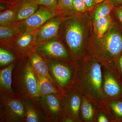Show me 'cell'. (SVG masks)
<instances>
[{
	"label": "cell",
	"instance_id": "cell-1",
	"mask_svg": "<svg viewBox=\"0 0 122 122\" xmlns=\"http://www.w3.org/2000/svg\"><path fill=\"white\" fill-rule=\"evenodd\" d=\"M75 60L76 74L73 88L79 90L97 107L103 104L102 64L87 56Z\"/></svg>",
	"mask_w": 122,
	"mask_h": 122
},
{
	"label": "cell",
	"instance_id": "cell-2",
	"mask_svg": "<svg viewBox=\"0 0 122 122\" xmlns=\"http://www.w3.org/2000/svg\"><path fill=\"white\" fill-rule=\"evenodd\" d=\"M62 25L65 45L72 56L75 59L85 57L93 33L89 13L64 18Z\"/></svg>",
	"mask_w": 122,
	"mask_h": 122
},
{
	"label": "cell",
	"instance_id": "cell-3",
	"mask_svg": "<svg viewBox=\"0 0 122 122\" xmlns=\"http://www.w3.org/2000/svg\"><path fill=\"white\" fill-rule=\"evenodd\" d=\"M122 53V26L115 20L102 37H97L93 33L86 56L103 65L114 66Z\"/></svg>",
	"mask_w": 122,
	"mask_h": 122
},
{
	"label": "cell",
	"instance_id": "cell-4",
	"mask_svg": "<svg viewBox=\"0 0 122 122\" xmlns=\"http://www.w3.org/2000/svg\"><path fill=\"white\" fill-rule=\"evenodd\" d=\"M12 86L17 96L34 99L40 97L38 78L28 57L21 58L15 63Z\"/></svg>",
	"mask_w": 122,
	"mask_h": 122
},
{
	"label": "cell",
	"instance_id": "cell-5",
	"mask_svg": "<svg viewBox=\"0 0 122 122\" xmlns=\"http://www.w3.org/2000/svg\"><path fill=\"white\" fill-rule=\"evenodd\" d=\"M45 60L57 87L65 94L72 89L73 86L76 74V60Z\"/></svg>",
	"mask_w": 122,
	"mask_h": 122
},
{
	"label": "cell",
	"instance_id": "cell-6",
	"mask_svg": "<svg viewBox=\"0 0 122 122\" xmlns=\"http://www.w3.org/2000/svg\"><path fill=\"white\" fill-rule=\"evenodd\" d=\"M0 122H25V113L22 98L0 96Z\"/></svg>",
	"mask_w": 122,
	"mask_h": 122
},
{
	"label": "cell",
	"instance_id": "cell-7",
	"mask_svg": "<svg viewBox=\"0 0 122 122\" xmlns=\"http://www.w3.org/2000/svg\"><path fill=\"white\" fill-rule=\"evenodd\" d=\"M102 91L105 102L122 98V79L112 65H103Z\"/></svg>",
	"mask_w": 122,
	"mask_h": 122
},
{
	"label": "cell",
	"instance_id": "cell-8",
	"mask_svg": "<svg viewBox=\"0 0 122 122\" xmlns=\"http://www.w3.org/2000/svg\"><path fill=\"white\" fill-rule=\"evenodd\" d=\"M35 100L43 112L46 122H61L64 117L63 99L49 94Z\"/></svg>",
	"mask_w": 122,
	"mask_h": 122
},
{
	"label": "cell",
	"instance_id": "cell-9",
	"mask_svg": "<svg viewBox=\"0 0 122 122\" xmlns=\"http://www.w3.org/2000/svg\"><path fill=\"white\" fill-rule=\"evenodd\" d=\"M36 52L45 60L70 61L75 59L65 45L56 39L37 44Z\"/></svg>",
	"mask_w": 122,
	"mask_h": 122
},
{
	"label": "cell",
	"instance_id": "cell-10",
	"mask_svg": "<svg viewBox=\"0 0 122 122\" xmlns=\"http://www.w3.org/2000/svg\"><path fill=\"white\" fill-rule=\"evenodd\" d=\"M64 17L57 16L51 18L33 32L37 44L54 40L58 36Z\"/></svg>",
	"mask_w": 122,
	"mask_h": 122
},
{
	"label": "cell",
	"instance_id": "cell-11",
	"mask_svg": "<svg viewBox=\"0 0 122 122\" xmlns=\"http://www.w3.org/2000/svg\"><path fill=\"white\" fill-rule=\"evenodd\" d=\"M57 16L59 15L51 9L40 5L33 14L21 21L24 33H33L48 20Z\"/></svg>",
	"mask_w": 122,
	"mask_h": 122
},
{
	"label": "cell",
	"instance_id": "cell-12",
	"mask_svg": "<svg viewBox=\"0 0 122 122\" xmlns=\"http://www.w3.org/2000/svg\"><path fill=\"white\" fill-rule=\"evenodd\" d=\"M82 94L75 88L65 94L63 100L64 117L70 118L75 122H81L80 109Z\"/></svg>",
	"mask_w": 122,
	"mask_h": 122
},
{
	"label": "cell",
	"instance_id": "cell-13",
	"mask_svg": "<svg viewBox=\"0 0 122 122\" xmlns=\"http://www.w3.org/2000/svg\"><path fill=\"white\" fill-rule=\"evenodd\" d=\"M36 44L33 33L25 32L17 37L13 42L11 48L21 58L36 51Z\"/></svg>",
	"mask_w": 122,
	"mask_h": 122
},
{
	"label": "cell",
	"instance_id": "cell-14",
	"mask_svg": "<svg viewBox=\"0 0 122 122\" xmlns=\"http://www.w3.org/2000/svg\"><path fill=\"white\" fill-rule=\"evenodd\" d=\"M21 98L25 107V122H46L45 115L35 99L26 97Z\"/></svg>",
	"mask_w": 122,
	"mask_h": 122
},
{
	"label": "cell",
	"instance_id": "cell-15",
	"mask_svg": "<svg viewBox=\"0 0 122 122\" xmlns=\"http://www.w3.org/2000/svg\"><path fill=\"white\" fill-rule=\"evenodd\" d=\"M16 63L0 70V96H17L12 86V72Z\"/></svg>",
	"mask_w": 122,
	"mask_h": 122
},
{
	"label": "cell",
	"instance_id": "cell-16",
	"mask_svg": "<svg viewBox=\"0 0 122 122\" xmlns=\"http://www.w3.org/2000/svg\"><path fill=\"white\" fill-rule=\"evenodd\" d=\"M24 33V29L21 24H17L10 26H0L1 46L11 48L12 43L14 39Z\"/></svg>",
	"mask_w": 122,
	"mask_h": 122
},
{
	"label": "cell",
	"instance_id": "cell-17",
	"mask_svg": "<svg viewBox=\"0 0 122 122\" xmlns=\"http://www.w3.org/2000/svg\"><path fill=\"white\" fill-rule=\"evenodd\" d=\"M27 57L35 72L49 80L57 87L51 77L48 65L45 59L38 54L36 51L28 55Z\"/></svg>",
	"mask_w": 122,
	"mask_h": 122
},
{
	"label": "cell",
	"instance_id": "cell-18",
	"mask_svg": "<svg viewBox=\"0 0 122 122\" xmlns=\"http://www.w3.org/2000/svg\"><path fill=\"white\" fill-rule=\"evenodd\" d=\"M97 109V107L82 94L80 109L81 122H95Z\"/></svg>",
	"mask_w": 122,
	"mask_h": 122
},
{
	"label": "cell",
	"instance_id": "cell-19",
	"mask_svg": "<svg viewBox=\"0 0 122 122\" xmlns=\"http://www.w3.org/2000/svg\"><path fill=\"white\" fill-rule=\"evenodd\" d=\"M115 20L112 12L109 15L92 21L93 33L97 37H102L110 28Z\"/></svg>",
	"mask_w": 122,
	"mask_h": 122
},
{
	"label": "cell",
	"instance_id": "cell-20",
	"mask_svg": "<svg viewBox=\"0 0 122 122\" xmlns=\"http://www.w3.org/2000/svg\"><path fill=\"white\" fill-rule=\"evenodd\" d=\"M35 0H25L18 6L16 22H20L30 17L38 8Z\"/></svg>",
	"mask_w": 122,
	"mask_h": 122
},
{
	"label": "cell",
	"instance_id": "cell-21",
	"mask_svg": "<svg viewBox=\"0 0 122 122\" xmlns=\"http://www.w3.org/2000/svg\"><path fill=\"white\" fill-rule=\"evenodd\" d=\"M36 74L39 81L40 96L49 94H53L62 99H64L65 94L62 93L50 81L44 76L37 73H36Z\"/></svg>",
	"mask_w": 122,
	"mask_h": 122
},
{
	"label": "cell",
	"instance_id": "cell-22",
	"mask_svg": "<svg viewBox=\"0 0 122 122\" xmlns=\"http://www.w3.org/2000/svg\"><path fill=\"white\" fill-rule=\"evenodd\" d=\"M110 0H105L97 4L89 12V14L92 21L110 14L114 8Z\"/></svg>",
	"mask_w": 122,
	"mask_h": 122
},
{
	"label": "cell",
	"instance_id": "cell-23",
	"mask_svg": "<svg viewBox=\"0 0 122 122\" xmlns=\"http://www.w3.org/2000/svg\"><path fill=\"white\" fill-rule=\"evenodd\" d=\"M21 58L16 52L10 47L1 46L0 48V69L14 63H16Z\"/></svg>",
	"mask_w": 122,
	"mask_h": 122
},
{
	"label": "cell",
	"instance_id": "cell-24",
	"mask_svg": "<svg viewBox=\"0 0 122 122\" xmlns=\"http://www.w3.org/2000/svg\"><path fill=\"white\" fill-rule=\"evenodd\" d=\"M18 9V6H15L1 13L0 26H10L17 24L16 22V18Z\"/></svg>",
	"mask_w": 122,
	"mask_h": 122
},
{
	"label": "cell",
	"instance_id": "cell-25",
	"mask_svg": "<svg viewBox=\"0 0 122 122\" xmlns=\"http://www.w3.org/2000/svg\"><path fill=\"white\" fill-rule=\"evenodd\" d=\"M117 122H122V98L112 99L104 103Z\"/></svg>",
	"mask_w": 122,
	"mask_h": 122
},
{
	"label": "cell",
	"instance_id": "cell-26",
	"mask_svg": "<svg viewBox=\"0 0 122 122\" xmlns=\"http://www.w3.org/2000/svg\"><path fill=\"white\" fill-rule=\"evenodd\" d=\"M97 107L95 122H117L104 103L98 106Z\"/></svg>",
	"mask_w": 122,
	"mask_h": 122
},
{
	"label": "cell",
	"instance_id": "cell-27",
	"mask_svg": "<svg viewBox=\"0 0 122 122\" xmlns=\"http://www.w3.org/2000/svg\"><path fill=\"white\" fill-rule=\"evenodd\" d=\"M57 1L61 16L62 17H68L78 14L73 8L72 0H57Z\"/></svg>",
	"mask_w": 122,
	"mask_h": 122
},
{
	"label": "cell",
	"instance_id": "cell-28",
	"mask_svg": "<svg viewBox=\"0 0 122 122\" xmlns=\"http://www.w3.org/2000/svg\"><path fill=\"white\" fill-rule=\"evenodd\" d=\"M35 1L38 5L48 7L55 11L58 15L61 16L57 0H35Z\"/></svg>",
	"mask_w": 122,
	"mask_h": 122
},
{
	"label": "cell",
	"instance_id": "cell-29",
	"mask_svg": "<svg viewBox=\"0 0 122 122\" xmlns=\"http://www.w3.org/2000/svg\"><path fill=\"white\" fill-rule=\"evenodd\" d=\"M72 5L77 13L85 14L89 13L83 0H72Z\"/></svg>",
	"mask_w": 122,
	"mask_h": 122
},
{
	"label": "cell",
	"instance_id": "cell-30",
	"mask_svg": "<svg viewBox=\"0 0 122 122\" xmlns=\"http://www.w3.org/2000/svg\"><path fill=\"white\" fill-rule=\"evenodd\" d=\"M112 12L116 20L122 26V5L114 8Z\"/></svg>",
	"mask_w": 122,
	"mask_h": 122
},
{
	"label": "cell",
	"instance_id": "cell-31",
	"mask_svg": "<svg viewBox=\"0 0 122 122\" xmlns=\"http://www.w3.org/2000/svg\"><path fill=\"white\" fill-rule=\"evenodd\" d=\"M114 66L122 79V53L116 62Z\"/></svg>",
	"mask_w": 122,
	"mask_h": 122
},
{
	"label": "cell",
	"instance_id": "cell-32",
	"mask_svg": "<svg viewBox=\"0 0 122 122\" xmlns=\"http://www.w3.org/2000/svg\"><path fill=\"white\" fill-rule=\"evenodd\" d=\"M83 0L89 12L92 10L96 5L94 0Z\"/></svg>",
	"mask_w": 122,
	"mask_h": 122
},
{
	"label": "cell",
	"instance_id": "cell-33",
	"mask_svg": "<svg viewBox=\"0 0 122 122\" xmlns=\"http://www.w3.org/2000/svg\"><path fill=\"white\" fill-rule=\"evenodd\" d=\"M110 1L114 8L122 5V0H110Z\"/></svg>",
	"mask_w": 122,
	"mask_h": 122
},
{
	"label": "cell",
	"instance_id": "cell-34",
	"mask_svg": "<svg viewBox=\"0 0 122 122\" xmlns=\"http://www.w3.org/2000/svg\"><path fill=\"white\" fill-rule=\"evenodd\" d=\"M96 4H98L99 3L102 2V1H104L105 0H94Z\"/></svg>",
	"mask_w": 122,
	"mask_h": 122
}]
</instances>
